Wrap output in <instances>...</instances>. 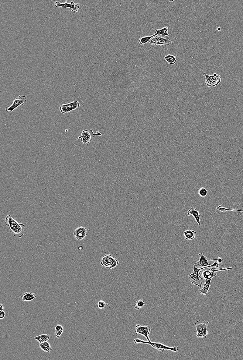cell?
<instances>
[{
    "mask_svg": "<svg viewBox=\"0 0 243 360\" xmlns=\"http://www.w3.org/2000/svg\"><path fill=\"white\" fill-rule=\"evenodd\" d=\"M5 224L9 227L10 232L15 236L21 238L24 235L25 225L19 224L12 218L11 215H7L5 220Z\"/></svg>",
    "mask_w": 243,
    "mask_h": 360,
    "instance_id": "cell-1",
    "label": "cell"
},
{
    "mask_svg": "<svg viewBox=\"0 0 243 360\" xmlns=\"http://www.w3.org/2000/svg\"><path fill=\"white\" fill-rule=\"evenodd\" d=\"M219 263L218 262H214L213 264L207 267L197 268L193 266V273L188 275L189 279L190 280L192 284L193 285L198 286L200 288H201L202 285V279L200 277L199 273L202 270L209 267H215L217 268H218Z\"/></svg>",
    "mask_w": 243,
    "mask_h": 360,
    "instance_id": "cell-2",
    "label": "cell"
},
{
    "mask_svg": "<svg viewBox=\"0 0 243 360\" xmlns=\"http://www.w3.org/2000/svg\"><path fill=\"white\" fill-rule=\"evenodd\" d=\"M133 341L134 343L135 344H150L154 348H156L159 351H161L162 352H165L166 350H170L175 352H178L179 350L178 347L177 346L170 347L161 343H153V342L151 341H146L142 340L138 338L134 339Z\"/></svg>",
    "mask_w": 243,
    "mask_h": 360,
    "instance_id": "cell-3",
    "label": "cell"
},
{
    "mask_svg": "<svg viewBox=\"0 0 243 360\" xmlns=\"http://www.w3.org/2000/svg\"><path fill=\"white\" fill-rule=\"evenodd\" d=\"M209 322L205 320H199L195 323L196 326L197 333L196 336L198 338H206L208 335V331L207 328Z\"/></svg>",
    "mask_w": 243,
    "mask_h": 360,
    "instance_id": "cell-4",
    "label": "cell"
},
{
    "mask_svg": "<svg viewBox=\"0 0 243 360\" xmlns=\"http://www.w3.org/2000/svg\"><path fill=\"white\" fill-rule=\"evenodd\" d=\"M119 261L110 254H106L101 258V264L107 269H112L118 264Z\"/></svg>",
    "mask_w": 243,
    "mask_h": 360,
    "instance_id": "cell-5",
    "label": "cell"
},
{
    "mask_svg": "<svg viewBox=\"0 0 243 360\" xmlns=\"http://www.w3.org/2000/svg\"><path fill=\"white\" fill-rule=\"evenodd\" d=\"M81 136H79L77 139H82L81 141L84 145H87L90 143L94 138L95 135L102 136V134L99 132H97V133L94 134L93 131L91 129H87L83 130L81 133Z\"/></svg>",
    "mask_w": 243,
    "mask_h": 360,
    "instance_id": "cell-6",
    "label": "cell"
},
{
    "mask_svg": "<svg viewBox=\"0 0 243 360\" xmlns=\"http://www.w3.org/2000/svg\"><path fill=\"white\" fill-rule=\"evenodd\" d=\"M27 100V97L25 96L20 95L18 96L14 100L13 103L11 106H7L6 108L5 111L7 113L10 111L12 112L17 109L20 106L23 105L26 102Z\"/></svg>",
    "mask_w": 243,
    "mask_h": 360,
    "instance_id": "cell-7",
    "label": "cell"
},
{
    "mask_svg": "<svg viewBox=\"0 0 243 360\" xmlns=\"http://www.w3.org/2000/svg\"><path fill=\"white\" fill-rule=\"evenodd\" d=\"M232 268V267H228L217 269L215 267H212L211 269L209 270H204L201 273V272H200L199 276L202 279H204L205 280H210L211 278H212L214 276H216L217 273H216V272H217V271L231 270Z\"/></svg>",
    "mask_w": 243,
    "mask_h": 360,
    "instance_id": "cell-8",
    "label": "cell"
},
{
    "mask_svg": "<svg viewBox=\"0 0 243 360\" xmlns=\"http://www.w3.org/2000/svg\"><path fill=\"white\" fill-rule=\"evenodd\" d=\"M203 75L206 79L205 83L207 87H216L221 82V76L219 74H217L216 76H214V75L212 76L207 75L206 73L204 72L203 73Z\"/></svg>",
    "mask_w": 243,
    "mask_h": 360,
    "instance_id": "cell-9",
    "label": "cell"
},
{
    "mask_svg": "<svg viewBox=\"0 0 243 360\" xmlns=\"http://www.w3.org/2000/svg\"><path fill=\"white\" fill-rule=\"evenodd\" d=\"M80 106L79 102L75 101L67 104H63L60 106V110L61 113L64 114L77 109L80 107Z\"/></svg>",
    "mask_w": 243,
    "mask_h": 360,
    "instance_id": "cell-10",
    "label": "cell"
},
{
    "mask_svg": "<svg viewBox=\"0 0 243 360\" xmlns=\"http://www.w3.org/2000/svg\"><path fill=\"white\" fill-rule=\"evenodd\" d=\"M172 42L169 38L156 37L152 38L149 43L152 45H160L162 47H166L171 44Z\"/></svg>",
    "mask_w": 243,
    "mask_h": 360,
    "instance_id": "cell-11",
    "label": "cell"
},
{
    "mask_svg": "<svg viewBox=\"0 0 243 360\" xmlns=\"http://www.w3.org/2000/svg\"><path fill=\"white\" fill-rule=\"evenodd\" d=\"M151 328L148 326L139 325L137 324L135 326V333L137 334H141L145 337L149 342H151L149 335L150 334Z\"/></svg>",
    "mask_w": 243,
    "mask_h": 360,
    "instance_id": "cell-12",
    "label": "cell"
},
{
    "mask_svg": "<svg viewBox=\"0 0 243 360\" xmlns=\"http://www.w3.org/2000/svg\"><path fill=\"white\" fill-rule=\"evenodd\" d=\"M54 6L56 8H67L71 9L72 11L73 12H77L80 7L79 4H75L73 2H71L69 4L68 3L67 1L64 3H60L59 2H55Z\"/></svg>",
    "mask_w": 243,
    "mask_h": 360,
    "instance_id": "cell-13",
    "label": "cell"
},
{
    "mask_svg": "<svg viewBox=\"0 0 243 360\" xmlns=\"http://www.w3.org/2000/svg\"><path fill=\"white\" fill-rule=\"evenodd\" d=\"M87 228L81 226L78 227L74 230L73 235L75 239L80 241L85 239L87 235Z\"/></svg>",
    "mask_w": 243,
    "mask_h": 360,
    "instance_id": "cell-14",
    "label": "cell"
},
{
    "mask_svg": "<svg viewBox=\"0 0 243 360\" xmlns=\"http://www.w3.org/2000/svg\"><path fill=\"white\" fill-rule=\"evenodd\" d=\"M199 255L200 256L199 259L195 263L194 266L197 268H201L210 265L209 263V260L206 257L204 253H200Z\"/></svg>",
    "mask_w": 243,
    "mask_h": 360,
    "instance_id": "cell-15",
    "label": "cell"
},
{
    "mask_svg": "<svg viewBox=\"0 0 243 360\" xmlns=\"http://www.w3.org/2000/svg\"><path fill=\"white\" fill-rule=\"evenodd\" d=\"M187 214H188L189 216L192 215L194 217L195 219L197 224H198L199 226H200L201 225L200 217L199 212L198 211H197L194 207H192L187 212Z\"/></svg>",
    "mask_w": 243,
    "mask_h": 360,
    "instance_id": "cell-16",
    "label": "cell"
},
{
    "mask_svg": "<svg viewBox=\"0 0 243 360\" xmlns=\"http://www.w3.org/2000/svg\"><path fill=\"white\" fill-rule=\"evenodd\" d=\"M212 279L206 280V282L204 284L203 288L200 290L199 293L202 295H206L209 292V289L210 287Z\"/></svg>",
    "mask_w": 243,
    "mask_h": 360,
    "instance_id": "cell-17",
    "label": "cell"
},
{
    "mask_svg": "<svg viewBox=\"0 0 243 360\" xmlns=\"http://www.w3.org/2000/svg\"><path fill=\"white\" fill-rule=\"evenodd\" d=\"M36 296L35 293L26 292L22 295L21 298L22 301L26 302H30L36 298Z\"/></svg>",
    "mask_w": 243,
    "mask_h": 360,
    "instance_id": "cell-18",
    "label": "cell"
},
{
    "mask_svg": "<svg viewBox=\"0 0 243 360\" xmlns=\"http://www.w3.org/2000/svg\"><path fill=\"white\" fill-rule=\"evenodd\" d=\"M196 232L194 230H187L183 233V237L184 239L188 240H192L194 239Z\"/></svg>",
    "mask_w": 243,
    "mask_h": 360,
    "instance_id": "cell-19",
    "label": "cell"
},
{
    "mask_svg": "<svg viewBox=\"0 0 243 360\" xmlns=\"http://www.w3.org/2000/svg\"><path fill=\"white\" fill-rule=\"evenodd\" d=\"M158 35L157 34H155L152 35H151V36L144 37L140 38L139 40V42L140 44L144 45L149 42L152 38L154 37H157Z\"/></svg>",
    "mask_w": 243,
    "mask_h": 360,
    "instance_id": "cell-20",
    "label": "cell"
},
{
    "mask_svg": "<svg viewBox=\"0 0 243 360\" xmlns=\"http://www.w3.org/2000/svg\"><path fill=\"white\" fill-rule=\"evenodd\" d=\"M50 338V335L49 334H43L35 337L34 339L36 340L40 343H43V342L48 341H49Z\"/></svg>",
    "mask_w": 243,
    "mask_h": 360,
    "instance_id": "cell-21",
    "label": "cell"
},
{
    "mask_svg": "<svg viewBox=\"0 0 243 360\" xmlns=\"http://www.w3.org/2000/svg\"><path fill=\"white\" fill-rule=\"evenodd\" d=\"M154 32L155 34L158 35H161L162 36L168 37L169 36L168 28L167 26L163 27L161 29L156 30Z\"/></svg>",
    "mask_w": 243,
    "mask_h": 360,
    "instance_id": "cell-22",
    "label": "cell"
},
{
    "mask_svg": "<svg viewBox=\"0 0 243 360\" xmlns=\"http://www.w3.org/2000/svg\"><path fill=\"white\" fill-rule=\"evenodd\" d=\"M40 347L43 351L45 352H50L52 350V347L48 341L40 343Z\"/></svg>",
    "mask_w": 243,
    "mask_h": 360,
    "instance_id": "cell-23",
    "label": "cell"
},
{
    "mask_svg": "<svg viewBox=\"0 0 243 360\" xmlns=\"http://www.w3.org/2000/svg\"><path fill=\"white\" fill-rule=\"evenodd\" d=\"M164 58L166 60V62L169 64L174 65L176 64L177 61L176 57L173 55L169 54L166 56Z\"/></svg>",
    "mask_w": 243,
    "mask_h": 360,
    "instance_id": "cell-24",
    "label": "cell"
},
{
    "mask_svg": "<svg viewBox=\"0 0 243 360\" xmlns=\"http://www.w3.org/2000/svg\"><path fill=\"white\" fill-rule=\"evenodd\" d=\"M216 209L217 210H218V211L221 212H226L228 211L243 212V210L227 209L226 208L222 207L221 205H219L218 206H217V207Z\"/></svg>",
    "mask_w": 243,
    "mask_h": 360,
    "instance_id": "cell-25",
    "label": "cell"
},
{
    "mask_svg": "<svg viewBox=\"0 0 243 360\" xmlns=\"http://www.w3.org/2000/svg\"><path fill=\"white\" fill-rule=\"evenodd\" d=\"M145 305V303L144 301L142 300H139L137 301L136 303L134 304L133 306L135 310H137L143 308Z\"/></svg>",
    "mask_w": 243,
    "mask_h": 360,
    "instance_id": "cell-26",
    "label": "cell"
},
{
    "mask_svg": "<svg viewBox=\"0 0 243 360\" xmlns=\"http://www.w3.org/2000/svg\"><path fill=\"white\" fill-rule=\"evenodd\" d=\"M198 193L200 196L205 197L207 196V193H208V191L207 189L204 188V187H201L199 189Z\"/></svg>",
    "mask_w": 243,
    "mask_h": 360,
    "instance_id": "cell-27",
    "label": "cell"
},
{
    "mask_svg": "<svg viewBox=\"0 0 243 360\" xmlns=\"http://www.w3.org/2000/svg\"><path fill=\"white\" fill-rule=\"evenodd\" d=\"M109 305V304L106 303L104 301L102 300L98 301L97 304L98 307L100 309H104Z\"/></svg>",
    "mask_w": 243,
    "mask_h": 360,
    "instance_id": "cell-28",
    "label": "cell"
},
{
    "mask_svg": "<svg viewBox=\"0 0 243 360\" xmlns=\"http://www.w3.org/2000/svg\"><path fill=\"white\" fill-rule=\"evenodd\" d=\"M63 331H64V329H62L59 331H55V337L57 338H59L62 335Z\"/></svg>",
    "mask_w": 243,
    "mask_h": 360,
    "instance_id": "cell-29",
    "label": "cell"
},
{
    "mask_svg": "<svg viewBox=\"0 0 243 360\" xmlns=\"http://www.w3.org/2000/svg\"><path fill=\"white\" fill-rule=\"evenodd\" d=\"M6 316V313L3 310L0 312V319H3Z\"/></svg>",
    "mask_w": 243,
    "mask_h": 360,
    "instance_id": "cell-30",
    "label": "cell"
},
{
    "mask_svg": "<svg viewBox=\"0 0 243 360\" xmlns=\"http://www.w3.org/2000/svg\"><path fill=\"white\" fill-rule=\"evenodd\" d=\"M63 329H64V328H63V326L60 325V324H58L55 327V331H59Z\"/></svg>",
    "mask_w": 243,
    "mask_h": 360,
    "instance_id": "cell-31",
    "label": "cell"
},
{
    "mask_svg": "<svg viewBox=\"0 0 243 360\" xmlns=\"http://www.w3.org/2000/svg\"><path fill=\"white\" fill-rule=\"evenodd\" d=\"M217 260V262H218L219 263H222V261H223L222 259L221 258H220V257H219L218 258H217V259H212L209 260H211H211Z\"/></svg>",
    "mask_w": 243,
    "mask_h": 360,
    "instance_id": "cell-32",
    "label": "cell"
},
{
    "mask_svg": "<svg viewBox=\"0 0 243 360\" xmlns=\"http://www.w3.org/2000/svg\"><path fill=\"white\" fill-rule=\"evenodd\" d=\"M0 305H1V311H3L4 309L3 305H2V304H1Z\"/></svg>",
    "mask_w": 243,
    "mask_h": 360,
    "instance_id": "cell-33",
    "label": "cell"
},
{
    "mask_svg": "<svg viewBox=\"0 0 243 360\" xmlns=\"http://www.w3.org/2000/svg\"><path fill=\"white\" fill-rule=\"evenodd\" d=\"M173 1H169V2H173Z\"/></svg>",
    "mask_w": 243,
    "mask_h": 360,
    "instance_id": "cell-34",
    "label": "cell"
}]
</instances>
